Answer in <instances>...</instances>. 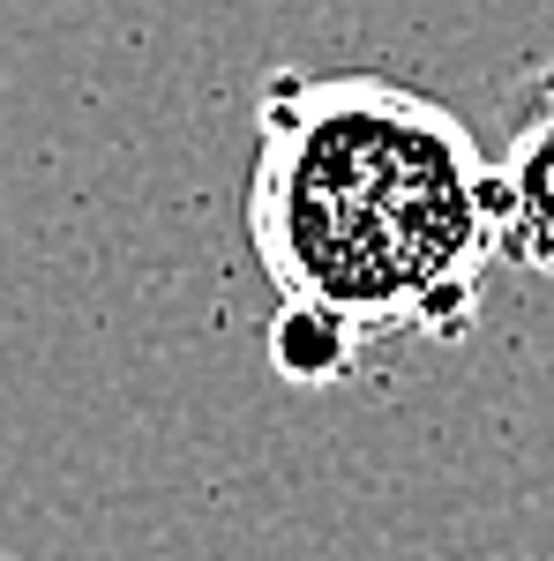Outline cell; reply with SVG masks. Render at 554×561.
I'll list each match as a JSON object with an SVG mask.
<instances>
[{"mask_svg":"<svg viewBox=\"0 0 554 561\" xmlns=\"http://www.w3.org/2000/svg\"><path fill=\"white\" fill-rule=\"evenodd\" d=\"M510 240V187L472 128L383 76H278L256 105L248 248L278 307H315L360 345L465 337Z\"/></svg>","mask_w":554,"mask_h":561,"instance_id":"cell-1","label":"cell"},{"mask_svg":"<svg viewBox=\"0 0 554 561\" xmlns=\"http://www.w3.org/2000/svg\"><path fill=\"white\" fill-rule=\"evenodd\" d=\"M352 352H360V337L315 307H278V322H270V367L285 382H338Z\"/></svg>","mask_w":554,"mask_h":561,"instance_id":"cell-2","label":"cell"},{"mask_svg":"<svg viewBox=\"0 0 554 561\" xmlns=\"http://www.w3.org/2000/svg\"><path fill=\"white\" fill-rule=\"evenodd\" d=\"M0 561H15V554H0Z\"/></svg>","mask_w":554,"mask_h":561,"instance_id":"cell-3","label":"cell"}]
</instances>
